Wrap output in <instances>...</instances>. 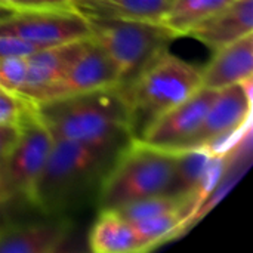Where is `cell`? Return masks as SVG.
<instances>
[{"instance_id":"cell-1","label":"cell","mask_w":253,"mask_h":253,"mask_svg":"<svg viewBox=\"0 0 253 253\" xmlns=\"http://www.w3.org/2000/svg\"><path fill=\"white\" fill-rule=\"evenodd\" d=\"M34 111L53 139L122 148L130 136V113L120 86L36 104Z\"/></svg>"},{"instance_id":"cell-2","label":"cell","mask_w":253,"mask_h":253,"mask_svg":"<svg viewBox=\"0 0 253 253\" xmlns=\"http://www.w3.org/2000/svg\"><path fill=\"white\" fill-rule=\"evenodd\" d=\"M122 148L53 139L49 157L27 202L44 215L65 212L90 190L98 188Z\"/></svg>"},{"instance_id":"cell-3","label":"cell","mask_w":253,"mask_h":253,"mask_svg":"<svg viewBox=\"0 0 253 253\" xmlns=\"http://www.w3.org/2000/svg\"><path fill=\"white\" fill-rule=\"evenodd\" d=\"M202 87V68L163 50L127 86L122 87L130 113V136L142 132L162 114Z\"/></svg>"},{"instance_id":"cell-4","label":"cell","mask_w":253,"mask_h":253,"mask_svg":"<svg viewBox=\"0 0 253 253\" xmlns=\"http://www.w3.org/2000/svg\"><path fill=\"white\" fill-rule=\"evenodd\" d=\"M176 151L130 139L116 156L98 185L99 209H119L127 203L168 193Z\"/></svg>"},{"instance_id":"cell-5","label":"cell","mask_w":253,"mask_h":253,"mask_svg":"<svg viewBox=\"0 0 253 253\" xmlns=\"http://www.w3.org/2000/svg\"><path fill=\"white\" fill-rule=\"evenodd\" d=\"M90 39L107 53L120 76V87L127 86L157 55L168 50L176 36L160 22L86 18Z\"/></svg>"},{"instance_id":"cell-6","label":"cell","mask_w":253,"mask_h":253,"mask_svg":"<svg viewBox=\"0 0 253 253\" xmlns=\"http://www.w3.org/2000/svg\"><path fill=\"white\" fill-rule=\"evenodd\" d=\"M252 80L236 83L218 90L200 127L184 145L185 148L206 147L216 154L230 151V145L242 141L251 132Z\"/></svg>"},{"instance_id":"cell-7","label":"cell","mask_w":253,"mask_h":253,"mask_svg":"<svg viewBox=\"0 0 253 253\" xmlns=\"http://www.w3.org/2000/svg\"><path fill=\"white\" fill-rule=\"evenodd\" d=\"M52 145L53 136L37 117L33 105L19 122V136L1 162L12 200H28L33 185L49 157Z\"/></svg>"},{"instance_id":"cell-8","label":"cell","mask_w":253,"mask_h":253,"mask_svg":"<svg viewBox=\"0 0 253 253\" xmlns=\"http://www.w3.org/2000/svg\"><path fill=\"white\" fill-rule=\"evenodd\" d=\"M0 36L31 43L39 49L90 37L84 16L71 7L16 10L0 19Z\"/></svg>"},{"instance_id":"cell-9","label":"cell","mask_w":253,"mask_h":253,"mask_svg":"<svg viewBox=\"0 0 253 253\" xmlns=\"http://www.w3.org/2000/svg\"><path fill=\"white\" fill-rule=\"evenodd\" d=\"M120 86V76L107 53L90 39L89 46L65 71V74L39 90L28 101L36 105L52 99L80 95L98 89Z\"/></svg>"},{"instance_id":"cell-10","label":"cell","mask_w":253,"mask_h":253,"mask_svg":"<svg viewBox=\"0 0 253 253\" xmlns=\"http://www.w3.org/2000/svg\"><path fill=\"white\" fill-rule=\"evenodd\" d=\"M218 90L200 87L194 95L157 117L141 135L139 141L153 147L179 151L200 127Z\"/></svg>"},{"instance_id":"cell-11","label":"cell","mask_w":253,"mask_h":253,"mask_svg":"<svg viewBox=\"0 0 253 253\" xmlns=\"http://www.w3.org/2000/svg\"><path fill=\"white\" fill-rule=\"evenodd\" d=\"M90 37L79 39L49 47L39 49L25 56L27 76L22 92L19 93L27 101L43 87L59 80L74 61L89 46Z\"/></svg>"},{"instance_id":"cell-12","label":"cell","mask_w":253,"mask_h":253,"mask_svg":"<svg viewBox=\"0 0 253 253\" xmlns=\"http://www.w3.org/2000/svg\"><path fill=\"white\" fill-rule=\"evenodd\" d=\"M249 34H253V0H233L188 33V36L202 42L212 52Z\"/></svg>"},{"instance_id":"cell-13","label":"cell","mask_w":253,"mask_h":253,"mask_svg":"<svg viewBox=\"0 0 253 253\" xmlns=\"http://www.w3.org/2000/svg\"><path fill=\"white\" fill-rule=\"evenodd\" d=\"M253 74V34H249L216 52L202 68V87L224 89L236 83L251 82Z\"/></svg>"},{"instance_id":"cell-14","label":"cell","mask_w":253,"mask_h":253,"mask_svg":"<svg viewBox=\"0 0 253 253\" xmlns=\"http://www.w3.org/2000/svg\"><path fill=\"white\" fill-rule=\"evenodd\" d=\"M71 225L65 219L9 225L0 234V253H55L68 239Z\"/></svg>"},{"instance_id":"cell-15","label":"cell","mask_w":253,"mask_h":253,"mask_svg":"<svg viewBox=\"0 0 253 253\" xmlns=\"http://www.w3.org/2000/svg\"><path fill=\"white\" fill-rule=\"evenodd\" d=\"M173 0H71L70 7L84 18H114L160 22Z\"/></svg>"},{"instance_id":"cell-16","label":"cell","mask_w":253,"mask_h":253,"mask_svg":"<svg viewBox=\"0 0 253 253\" xmlns=\"http://www.w3.org/2000/svg\"><path fill=\"white\" fill-rule=\"evenodd\" d=\"M89 249L93 253H141V242L132 227L116 209H99L89 231Z\"/></svg>"},{"instance_id":"cell-17","label":"cell","mask_w":253,"mask_h":253,"mask_svg":"<svg viewBox=\"0 0 253 253\" xmlns=\"http://www.w3.org/2000/svg\"><path fill=\"white\" fill-rule=\"evenodd\" d=\"M213 156L215 153L206 147H194L176 151L175 170L166 196L179 199H194L200 208L202 185L208 175Z\"/></svg>"},{"instance_id":"cell-18","label":"cell","mask_w":253,"mask_h":253,"mask_svg":"<svg viewBox=\"0 0 253 253\" xmlns=\"http://www.w3.org/2000/svg\"><path fill=\"white\" fill-rule=\"evenodd\" d=\"M233 0H173L162 24L176 37L188 33L202 21L228 6Z\"/></svg>"},{"instance_id":"cell-19","label":"cell","mask_w":253,"mask_h":253,"mask_svg":"<svg viewBox=\"0 0 253 253\" xmlns=\"http://www.w3.org/2000/svg\"><path fill=\"white\" fill-rule=\"evenodd\" d=\"M27 61L25 56L0 58V89L19 95L25 84Z\"/></svg>"},{"instance_id":"cell-20","label":"cell","mask_w":253,"mask_h":253,"mask_svg":"<svg viewBox=\"0 0 253 253\" xmlns=\"http://www.w3.org/2000/svg\"><path fill=\"white\" fill-rule=\"evenodd\" d=\"M33 104L22 98L0 89V125H19Z\"/></svg>"},{"instance_id":"cell-21","label":"cell","mask_w":253,"mask_h":253,"mask_svg":"<svg viewBox=\"0 0 253 253\" xmlns=\"http://www.w3.org/2000/svg\"><path fill=\"white\" fill-rule=\"evenodd\" d=\"M39 50L37 46L22 42L15 37L0 36V58L4 56H28L33 52Z\"/></svg>"},{"instance_id":"cell-22","label":"cell","mask_w":253,"mask_h":253,"mask_svg":"<svg viewBox=\"0 0 253 253\" xmlns=\"http://www.w3.org/2000/svg\"><path fill=\"white\" fill-rule=\"evenodd\" d=\"M71 0H12V7L16 10H36V9H61L70 7Z\"/></svg>"},{"instance_id":"cell-23","label":"cell","mask_w":253,"mask_h":253,"mask_svg":"<svg viewBox=\"0 0 253 253\" xmlns=\"http://www.w3.org/2000/svg\"><path fill=\"white\" fill-rule=\"evenodd\" d=\"M19 136V125H0V162L9 154Z\"/></svg>"},{"instance_id":"cell-24","label":"cell","mask_w":253,"mask_h":253,"mask_svg":"<svg viewBox=\"0 0 253 253\" xmlns=\"http://www.w3.org/2000/svg\"><path fill=\"white\" fill-rule=\"evenodd\" d=\"M3 162V160H1ZM0 162V218L1 216H6V208L7 205L12 202V196L9 193V188H7V184H6V179H4V173H3V165Z\"/></svg>"},{"instance_id":"cell-25","label":"cell","mask_w":253,"mask_h":253,"mask_svg":"<svg viewBox=\"0 0 253 253\" xmlns=\"http://www.w3.org/2000/svg\"><path fill=\"white\" fill-rule=\"evenodd\" d=\"M16 12V9L15 7H10V6H1L0 4V19H3V18H7V16H10L12 13H15Z\"/></svg>"},{"instance_id":"cell-26","label":"cell","mask_w":253,"mask_h":253,"mask_svg":"<svg viewBox=\"0 0 253 253\" xmlns=\"http://www.w3.org/2000/svg\"><path fill=\"white\" fill-rule=\"evenodd\" d=\"M9 225H10V224H9V219H7L6 216H1V218H0V234H1Z\"/></svg>"},{"instance_id":"cell-27","label":"cell","mask_w":253,"mask_h":253,"mask_svg":"<svg viewBox=\"0 0 253 253\" xmlns=\"http://www.w3.org/2000/svg\"><path fill=\"white\" fill-rule=\"evenodd\" d=\"M1 6H10L12 7V0H0Z\"/></svg>"}]
</instances>
